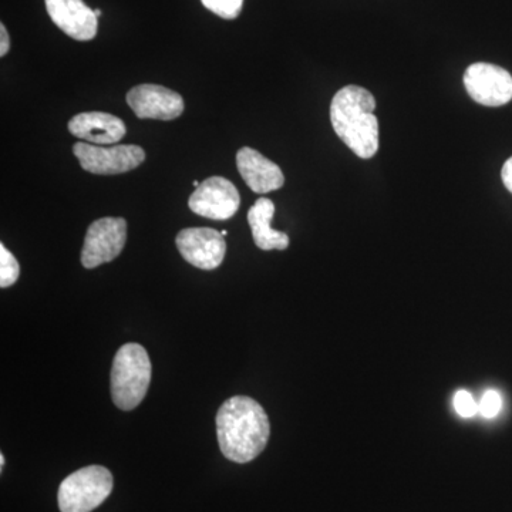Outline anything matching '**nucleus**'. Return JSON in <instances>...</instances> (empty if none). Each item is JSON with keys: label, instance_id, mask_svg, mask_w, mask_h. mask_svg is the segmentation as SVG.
<instances>
[{"label": "nucleus", "instance_id": "nucleus-23", "mask_svg": "<svg viewBox=\"0 0 512 512\" xmlns=\"http://www.w3.org/2000/svg\"><path fill=\"white\" fill-rule=\"evenodd\" d=\"M221 234L224 235V237H227L228 231H222Z\"/></svg>", "mask_w": 512, "mask_h": 512}, {"label": "nucleus", "instance_id": "nucleus-2", "mask_svg": "<svg viewBox=\"0 0 512 512\" xmlns=\"http://www.w3.org/2000/svg\"><path fill=\"white\" fill-rule=\"evenodd\" d=\"M375 109L373 94L359 86L343 87L330 104L333 130L363 160L375 157L379 150V121Z\"/></svg>", "mask_w": 512, "mask_h": 512}, {"label": "nucleus", "instance_id": "nucleus-17", "mask_svg": "<svg viewBox=\"0 0 512 512\" xmlns=\"http://www.w3.org/2000/svg\"><path fill=\"white\" fill-rule=\"evenodd\" d=\"M501 407H503V399H501L500 393L488 390L478 403V413L483 414L485 419H494L501 412Z\"/></svg>", "mask_w": 512, "mask_h": 512}, {"label": "nucleus", "instance_id": "nucleus-3", "mask_svg": "<svg viewBox=\"0 0 512 512\" xmlns=\"http://www.w3.org/2000/svg\"><path fill=\"white\" fill-rule=\"evenodd\" d=\"M150 357L137 343L119 349L111 367V397L120 410L136 409L143 402L151 383Z\"/></svg>", "mask_w": 512, "mask_h": 512}, {"label": "nucleus", "instance_id": "nucleus-7", "mask_svg": "<svg viewBox=\"0 0 512 512\" xmlns=\"http://www.w3.org/2000/svg\"><path fill=\"white\" fill-rule=\"evenodd\" d=\"M468 96L478 104L500 107L512 100V76L490 63H474L464 73Z\"/></svg>", "mask_w": 512, "mask_h": 512}, {"label": "nucleus", "instance_id": "nucleus-1", "mask_svg": "<svg viewBox=\"0 0 512 512\" xmlns=\"http://www.w3.org/2000/svg\"><path fill=\"white\" fill-rule=\"evenodd\" d=\"M221 453L234 463L255 460L268 444L271 424L264 407L247 396H235L222 404L217 414Z\"/></svg>", "mask_w": 512, "mask_h": 512}, {"label": "nucleus", "instance_id": "nucleus-13", "mask_svg": "<svg viewBox=\"0 0 512 512\" xmlns=\"http://www.w3.org/2000/svg\"><path fill=\"white\" fill-rule=\"evenodd\" d=\"M69 131L74 137L83 138L97 146L117 144L126 136V126L119 117L101 111H89L74 116L69 123Z\"/></svg>", "mask_w": 512, "mask_h": 512}, {"label": "nucleus", "instance_id": "nucleus-16", "mask_svg": "<svg viewBox=\"0 0 512 512\" xmlns=\"http://www.w3.org/2000/svg\"><path fill=\"white\" fill-rule=\"evenodd\" d=\"M202 5L222 19H237L241 13L244 0H201Z\"/></svg>", "mask_w": 512, "mask_h": 512}, {"label": "nucleus", "instance_id": "nucleus-12", "mask_svg": "<svg viewBox=\"0 0 512 512\" xmlns=\"http://www.w3.org/2000/svg\"><path fill=\"white\" fill-rule=\"evenodd\" d=\"M237 167L245 183L256 194H268L284 187L285 177L279 165L254 148L242 147L238 151Z\"/></svg>", "mask_w": 512, "mask_h": 512}, {"label": "nucleus", "instance_id": "nucleus-15", "mask_svg": "<svg viewBox=\"0 0 512 512\" xmlns=\"http://www.w3.org/2000/svg\"><path fill=\"white\" fill-rule=\"evenodd\" d=\"M20 275L18 259L15 258L5 245H0V286L9 288L16 284Z\"/></svg>", "mask_w": 512, "mask_h": 512}, {"label": "nucleus", "instance_id": "nucleus-5", "mask_svg": "<svg viewBox=\"0 0 512 512\" xmlns=\"http://www.w3.org/2000/svg\"><path fill=\"white\" fill-rule=\"evenodd\" d=\"M127 241V222L124 218H101L87 229L82 251L84 268L93 269L114 261Z\"/></svg>", "mask_w": 512, "mask_h": 512}, {"label": "nucleus", "instance_id": "nucleus-10", "mask_svg": "<svg viewBox=\"0 0 512 512\" xmlns=\"http://www.w3.org/2000/svg\"><path fill=\"white\" fill-rule=\"evenodd\" d=\"M127 103L138 119L174 120L184 111L183 97L158 84L134 87L127 94Z\"/></svg>", "mask_w": 512, "mask_h": 512}, {"label": "nucleus", "instance_id": "nucleus-6", "mask_svg": "<svg viewBox=\"0 0 512 512\" xmlns=\"http://www.w3.org/2000/svg\"><path fill=\"white\" fill-rule=\"evenodd\" d=\"M74 156L84 171L99 175L123 174L134 170L146 160V153L138 146L97 147L77 143L73 146Z\"/></svg>", "mask_w": 512, "mask_h": 512}, {"label": "nucleus", "instance_id": "nucleus-4", "mask_svg": "<svg viewBox=\"0 0 512 512\" xmlns=\"http://www.w3.org/2000/svg\"><path fill=\"white\" fill-rule=\"evenodd\" d=\"M113 476L106 467L89 466L64 478L59 488L62 512H92L109 498Z\"/></svg>", "mask_w": 512, "mask_h": 512}, {"label": "nucleus", "instance_id": "nucleus-21", "mask_svg": "<svg viewBox=\"0 0 512 512\" xmlns=\"http://www.w3.org/2000/svg\"><path fill=\"white\" fill-rule=\"evenodd\" d=\"M5 467V456L3 454H0V468Z\"/></svg>", "mask_w": 512, "mask_h": 512}, {"label": "nucleus", "instance_id": "nucleus-22", "mask_svg": "<svg viewBox=\"0 0 512 512\" xmlns=\"http://www.w3.org/2000/svg\"><path fill=\"white\" fill-rule=\"evenodd\" d=\"M94 13H96L97 18H100V16H101V10L96 9V10H94Z\"/></svg>", "mask_w": 512, "mask_h": 512}, {"label": "nucleus", "instance_id": "nucleus-20", "mask_svg": "<svg viewBox=\"0 0 512 512\" xmlns=\"http://www.w3.org/2000/svg\"><path fill=\"white\" fill-rule=\"evenodd\" d=\"M10 47V39L8 30L5 25H0V56L8 55Z\"/></svg>", "mask_w": 512, "mask_h": 512}, {"label": "nucleus", "instance_id": "nucleus-9", "mask_svg": "<svg viewBox=\"0 0 512 512\" xmlns=\"http://www.w3.org/2000/svg\"><path fill=\"white\" fill-rule=\"evenodd\" d=\"M175 244L188 264L204 271L217 269L227 252L224 235L212 228L183 229L175 238Z\"/></svg>", "mask_w": 512, "mask_h": 512}, {"label": "nucleus", "instance_id": "nucleus-8", "mask_svg": "<svg viewBox=\"0 0 512 512\" xmlns=\"http://www.w3.org/2000/svg\"><path fill=\"white\" fill-rule=\"evenodd\" d=\"M241 197L237 187L227 178L211 177L192 192L190 210L200 217L224 221L237 214Z\"/></svg>", "mask_w": 512, "mask_h": 512}, {"label": "nucleus", "instance_id": "nucleus-19", "mask_svg": "<svg viewBox=\"0 0 512 512\" xmlns=\"http://www.w3.org/2000/svg\"><path fill=\"white\" fill-rule=\"evenodd\" d=\"M501 178H503L505 188L512 194V157L505 161L503 170H501Z\"/></svg>", "mask_w": 512, "mask_h": 512}, {"label": "nucleus", "instance_id": "nucleus-18", "mask_svg": "<svg viewBox=\"0 0 512 512\" xmlns=\"http://www.w3.org/2000/svg\"><path fill=\"white\" fill-rule=\"evenodd\" d=\"M453 404L456 412L460 414L461 417H464V419H471V417L476 416L478 413V403L467 390L457 392L456 396H454Z\"/></svg>", "mask_w": 512, "mask_h": 512}, {"label": "nucleus", "instance_id": "nucleus-14", "mask_svg": "<svg viewBox=\"0 0 512 512\" xmlns=\"http://www.w3.org/2000/svg\"><path fill=\"white\" fill-rule=\"evenodd\" d=\"M275 214L274 202L268 198H259L248 211L249 227L254 235L256 247L262 251H284L289 247V237L285 232L275 231L271 227L272 218Z\"/></svg>", "mask_w": 512, "mask_h": 512}, {"label": "nucleus", "instance_id": "nucleus-11", "mask_svg": "<svg viewBox=\"0 0 512 512\" xmlns=\"http://www.w3.org/2000/svg\"><path fill=\"white\" fill-rule=\"evenodd\" d=\"M47 13L67 36L87 42L97 35L96 13L83 0H45Z\"/></svg>", "mask_w": 512, "mask_h": 512}]
</instances>
